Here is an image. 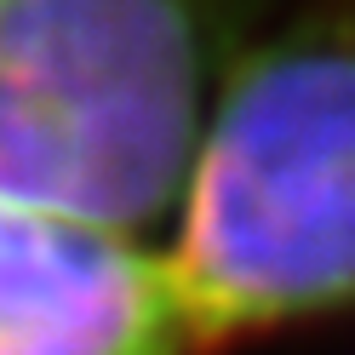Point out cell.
<instances>
[{
	"mask_svg": "<svg viewBox=\"0 0 355 355\" xmlns=\"http://www.w3.org/2000/svg\"><path fill=\"white\" fill-rule=\"evenodd\" d=\"M161 247L201 349L355 315V6L235 40Z\"/></svg>",
	"mask_w": 355,
	"mask_h": 355,
	"instance_id": "6da1fadb",
	"label": "cell"
},
{
	"mask_svg": "<svg viewBox=\"0 0 355 355\" xmlns=\"http://www.w3.org/2000/svg\"><path fill=\"white\" fill-rule=\"evenodd\" d=\"M235 0H0V207L166 241Z\"/></svg>",
	"mask_w": 355,
	"mask_h": 355,
	"instance_id": "7a4b0ae2",
	"label": "cell"
},
{
	"mask_svg": "<svg viewBox=\"0 0 355 355\" xmlns=\"http://www.w3.org/2000/svg\"><path fill=\"white\" fill-rule=\"evenodd\" d=\"M0 355H207L161 241L0 207Z\"/></svg>",
	"mask_w": 355,
	"mask_h": 355,
	"instance_id": "3957f363",
	"label": "cell"
}]
</instances>
